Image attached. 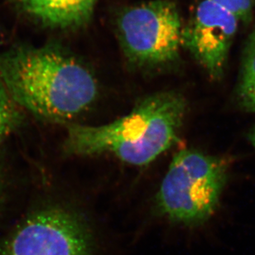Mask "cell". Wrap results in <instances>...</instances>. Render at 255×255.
Returning a JSON list of instances; mask_svg holds the SVG:
<instances>
[{
    "label": "cell",
    "mask_w": 255,
    "mask_h": 255,
    "mask_svg": "<svg viewBox=\"0 0 255 255\" xmlns=\"http://www.w3.org/2000/svg\"><path fill=\"white\" fill-rule=\"evenodd\" d=\"M0 76L15 103L51 121L73 120L98 95L96 77L58 47H20L0 57Z\"/></svg>",
    "instance_id": "obj_1"
},
{
    "label": "cell",
    "mask_w": 255,
    "mask_h": 255,
    "mask_svg": "<svg viewBox=\"0 0 255 255\" xmlns=\"http://www.w3.org/2000/svg\"><path fill=\"white\" fill-rule=\"evenodd\" d=\"M186 109L179 93L153 94L112 123L69 125L65 150L74 156L110 154L133 166L149 164L177 142Z\"/></svg>",
    "instance_id": "obj_2"
},
{
    "label": "cell",
    "mask_w": 255,
    "mask_h": 255,
    "mask_svg": "<svg viewBox=\"0 0 255 255\" xmlns=\"http://www.w3.org/2000/svg\"><path fill=\"white\" fill-rule=\"evenodd\" d=\"M227 172V163L221 157L196 150L180 151L160 186L157 208L174 223H203L218 207Z\"/></svg>",
    "instance_id": "obj_3"
},
{
    "label": "cell",
    "mask_w": 255,
    "mask_h": 255,
    "mask_svg": "<svg viewBox=\"0 0 255 255\" xmlns=\"http://www.w3.org/2000/svg\"><path fill=\"white\" fill-rule=\"evenodd\" d=\"M117 33L126 59L141 68H159L179 59L184 22L171 0H151L123 10Z\"/></svg>",
    "instance_id": "obj_4"
},
{
    "label": "cell",
    "mask_w": 255,
    "mask_h": 255,
    "mask_svg": "<svg viewBox=\"0 0 255 255\" xmlns=\"http://www.w3.org/2000/svg\"><path fill=\"white\" fill-rule=\"evenodd\" d=\"M93 255V237L86 221L60 208L30 216L0 246V255Z\"/></svg>",
    "instance_id": "obj_5"
},
{
    "label": "cell",
    "mask_w": 255,
    "mask_h": 255,
    "mask_svg": "<svg viewBox=\"0 0 255 255\" xmlns=\"http://www.w3.org/2000/svg\"><path fill=\"white\" fill-rule=\"evenodd\" d=\"M240 20L228 10L210 0H201L184 23L182 48L212 80L222 78Z\"/></svg>",
    "instance_id": "obj_6"
},
{
    "label": "cell",
    "mask_w": 255,
    "mask_h": 255,
    "mask_svg": "<svg viewBox=\"0 0 255 255\" xmlns=\"http://www.w3.org/2000/svg\"><path fill=\"white\" fill-rule=\"evenodd\" d=\"M22 8L48 27H81L91 20L98 0H18Z\"/></svg>",
    "instance_id": "obj_7"
},
{
    "label": "cell",
    "mask_w": 255,
    "mask_h": 255,
    "mask_svg": "<svg viewBox=\"0 0 255 255\" xmlns=\"http://www.w3.org/2000/svg\"><path fill=\"white\" fill-rule=\"evenodd\" d=\"M237 98L242 108L255 114V30L249 36L242 52Z\"/></svg>",
    "instance_id": "obj_8"
},
{
    "label": "cell",
    "mask_w": 255,
    "mask_h": 255,
    "mask_svg": "<svg viewBox=\"0 0 255 255\" xmlns=\"http://www.w3.org/2000/svg\"><path fill=\"white\" fill-rule=\"evenodd\" d=\"M14 104L0 76V140L14 126L17 116Z\"/></svg>",
    "instance_id": "obj_9"
},
{
    "label": "cell",
    "mask_w": 255,
    "mask_h": 255,
    "mask_svg": "<svg viewBox=\"0 0 255 255\" xmlns=\"http://www.w3.org/2000/svg\"><path fill=\"white\" fill-rule=\"evenodd\" d=\"M236 16L241 24H248L254 16L255 0H210Z\"/></svg>",
    "instance_id": "obj_10"
},
{
    "label": "cell",
    "mask_w": 255,
    "mask_h": 255,
    "mask_svg": "<svg viewBox=\"0 0 255 255\" xmlns=\"http://www.w3.org/2000/svg\"><path fill=\"white\" fill-rule=\"evenodd\" d=\"M250 141H251V144L253 145L254 148L255 149V128L250 133Z\"/></svg>",
    "instance_id": "obj_11"
}]
</instances>
